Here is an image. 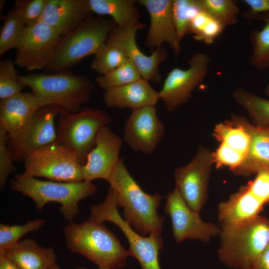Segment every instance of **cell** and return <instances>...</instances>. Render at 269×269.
Segmentation results:
<instances>
[{
	"label": "cell",
	"mask_w": 269,
	"mask_h": 269,
	"mask_svg": "<svg viewBox=\"0 0 269 269\" xmlns=\"http://www.w3.org/2000/svg\"><path fill=\"white\" fill-rule=\"evenodd\" d=\"M108 181L117 207L123 208L124 219L133 229L143 236L161 237L165 218L157 212L161 195L145 193L129 172L123 158L120 159Z\"/></svg>",
	"instance_id": "6da1fadb"
},
{
	"label": "cell",
	"mask_w": 269,
	"mask_h": 269,
	"mask_svg": "<svg viewBox=\"0 0 269 269\" xmlns=\"http://www.w3.org/2000/svg\"><path fill=\"white\" fill-rule=\"evenodd\" d=\"M65 245L73 253L83 256L99 267L120 269L126 266L128 250L103 223L89 219L69 222L63 229Z\"/></svg>",
	"instance_id": "7a4b0ae2"
},
{
	"label": "cell",
	"mask_w": 269,
	"mask_h": 269,
	"mask_svg": "<svg viewBox=\"0 0 269 269\" xmlns=\"http://www.w3.org/2000/svg\"><path fill=\"white\" fill-rule=\"evenodd\" d=\"M19 82L32 91L39 107L57 106L71 112H79L90 100L94 89L85 75L62 71L19 76Z\"/></svg>",
	"instance_id": "3957f363"
},
{
	"label": "cell",
	"mask_w": 269,
	"mask_h": 269,
	"mask_svg": "<svg viewBox=\"0 0 269 269\" xmlns=\"http://www.w3.org/2000/svg\"><path fill=\"white\" fill-rule=\"evenodd\" d=\"M219 260L227 267L246 269L269 245V219L259 215L249 220L221 226Z\"/></svg>",
	"instance_id": "277c9868"
},
{
	"label": "cell",
	"mask_w": 269,
	"mask_h": 269,
	"mask_svg": "<svg viewBox=\"0 0 269 269\" xmlns=\"http://www.w3.org/2000/svg\"><path fill=\"white\" fill-rule=\"evenodd\" d=\"M10 187L13 191L30 198L35 202L38 212L42 211L48 203H59V211L69 222L74 221L79 214V202L94 195L98 190L96 185L91 182L41 180L24 172L14 176Z\"/></svg>",
	"instance_id": "5b68a950"
},
{
	"label": "cell",
	"mask_w": 269,
	"mask_h": 269,
	"mask_svg": "<svg viewBox=\"0 0 269 269\" xmlns=\"http://www.w3.org/2000/svg\"><path fill=\"white\" fill-rule=\"evenodd\" d=\"M116 26L111 18L92 15L78 27L61 37L46 69L53 73L62 71L87 56L95 55Z\"/></svg>",
	"instance_id": "8992f818"
},
{
	"label": "cell",
	"mask_w": 269,
	"mask_h": 269,
	"mask_svg": "<svg viewBox=\"0 0 269 269\" xmlns=\"http://www.w3.org/2000/svg\"><path fill=\"white\" fill-rule=\"evenodd\" d=\"M57 118L56 141L73 151L84 165L95 145L98 131L110 123V116L99 109L82 107L76 113L62 109Z\"/></svg>",
	"instance_id": "52a82bcc"
},
{
	"label": "cell",
	"mask_w": 269,
	"mask_h": 269,
	"mask_svg": "<svg viewBox=\"0 0 269 269\" xmlns=\"http://www.w3.org/2000/svg\"><path fill=\"white\" fill-rule=\"evenodd\" d=\"M89 219L99 223L107 221L116 225L128 241L129 255L138 262L141 269H161L159 253L163 247L162 238L152 235L143 236L136 232L119 213L115 195L111 187L104 201L91 207Z\"/></svg>",
	"instance_id": "ba28073f"
},
{
	"label": "cell",
	"mask_w": 269,
	"mask_h": 269,
	"mask_svg": "<svg viewBox=\"0 0 269 269\" xmlns=\"http://www.w3.org/2000/svg\"><path fill=\"white\" fill-rule=\"evenodd\" d=\"M23 163L24 172L36 178L63 182L83 181L82 166L75 153L56 140L31 153Z\"/></svg>",
	"instance_id": "9c48e42d"
},
{
	"label": "cell",
	"mask_w": 269,
	"mask_h": 269,
	"mask_svg": "<svg viewBox=\"0 0 269 269\" xmlns=\"http://www.w3.org/2000/svg\"><path fill=\"white\" fill-rule=\"evenodd\" d=\"M62 108L40 107L31 120L12 135L7 134L6 142L13 162H24L31 153L56 140L55 120Z\"/></svg>",
	"instance_id": "30bf717a"
},
{
	"label": "cell",
	"mask_w": 269,
	"mask_h": 269,
	"mask_svg": "<svg viewBox=\"0 0 269 269\" xmlns=\"http://www.w3.org/2000/svg\"><path fill=\"white\" fill-rule=\"evenodd\" d=\"M213 165V151L200 146L188 163L174 170L175 188L187 205L195 211L200 212L206 203Z\"/></svg>",
	"instance_id": "8fae6325"
},
{
	"label": "cell",
	"mask_w": 269,
	"mask_h": 269,
	"mask_svg": "<svg viewBox=\"0 0 269 269\" xmlns=\"http://www.w3.org/2000/svg\"><path fill=\"white\" fill-rule=\"evenodd\" d=\"M210 63L208 55L197 52L188 61V68H174L168 73L158 92L167 111H175L189 100L195 89L205 79Z\"/></svg>",
	"instance_id": "7c38bea8"
},
{
	"label": "cell",
	"mask_w": 269,
	"mask_h": 269,
	"mask_svg": "<svg viewBox=\"0 0 269 269\" xmlns=\"http://www.w3.org/2000/svg\"><path fill=\"white\" fill-rule=\"evenodd\" d=\"M246 118L232 115L231 119L215 125L213 135L219 143L213 151L214 165L227 167L233 172L244 161L248 151L251 135L246 126Z\"/></svg>",
	"instance_id": "4fadbf2b"
},
{
	"label": "cell",
	"mask_w": 269,
	"mask_h": 269,
	"mask_svg": "<svg viewBox=\"0 0 269 269\" xmlns=\"http://www.w3.org/2000/svg\"><path fill=\"white\" fill-rule=\"evenodd\" d=\"M61 37L42 21L26 27L16 47L15 64L28 71L46 69Z\"/></svg>",
	"instance_id": "5bb4252c"
},
{
	"label": "cell",
	"mask_w": 269,
	"mask_h": 269,
	"mask_svg": "<svg viewBox=\"0 0 269 269\" xmlns=\"http://www.w3.org/2000/svg\"><path fill=\"white\" fill-rule=\"evenodd\" d=\"M164 210L170 217L173 236L177 243L187 239L207 242L220 235V227L204 221L199 212L187 205L175 188L168 193Z\"/></svg>",
	"instance_id": "9a60e30c"
},
{
	"label": "cell",
	"mask_w": 269,
	"mask_h": 269,
	"mask_svg": "<svg viewBox=\"0 0 269 269\" xmlns=\"http://www.w3.org/2000/svg\"><path fill=\"white\" fill-rule=\"evenodd\" d=\"M145 27L141 22L125 28L116 26L111 31L107 41L117 44L124 50L142 78L149 82L159 83L162 78L159 66L166 60L168 54L162 46L156 48L150 55H145L140 50L136 44V35L138 31Z\"/></svg>",
	"instance_id": "2e32d148"
},
{
	"label": "cell",
	"mask_w": 269,
	"mask_h": 269,
	"mask_svg": "<svg viewBox=\"0 0 269 269\" xmlns=\"http://www.w3.org/2000/svg\"><path fill=\"white\" fill-rule=\"evenodd\" d=\"M165 133L162 122L157 116L155 106L132 110L124 127V139L134 151L152 153Z\"/></svg>",
	"instance_id": "e0dca14e"
},
{
	"label": "cell",
	"mask_w": 269,
	"mask_h": 269,
	"mask_svg": "<svg viewBox=\"0 0 269 269\" xmlns=\"http://www.w3.org/2000/svg\"><path fill=\"white\" fill-rule=\"evenodd\" d=\"M123 141L107 126L98 132L94 147L88 154L86 163L82 166L83 181L96 179L108 181L120 158Z\"/></svg>",
	"instance_id": "ac0fdd59"
},
{
	"label": "cell",
	"mask_w": 269,
	"mask_h": 269,
	"mask_svg": "<svg viewBox=\"0 0 269 269\" xmlns=\"http://www.w3.org/2000/svg\"><path fill=\"white\" fill-rule=\"evenodd\" d=\"M136 2L143 6L149 15L146 46L152 52L165 42L177 55L180 45L173 18V0H138Z\"/></svg>",
	"instance_id": "d6986e66"
},
{
	"label": "cell",
	"mask_w": 269,
	"mask_h": 269,
	"mask_svg": "<svg viewBox=\"0 0 269 269\" xmlns=\"http://www.w3.org/2000/svg\"><path fill=\"white\" fill-rule=\"evenodd\" d=\"M91 13L88 0H47L40 21L62 37L82 24Z\"/></svg>",
	"instance_id": "ffe728a7"
},
{
	"label": "cell",
	"mask_w": 269,
	"mask_h": 269,
	"mask_svg": "<svg viewBox=\"0 0 269 269\" xmlns=\"http://www.w3.org/2000/svg\"><path fill=\"white\" fill-rule=\"evenodd\" d=\"M104 102L109 108H131L132 110L155 106L160 99L147 80L141 78L133 83L105 90Z\"/></svg>",
	"instance_id": "44dd1931"
},
{
	"label": "cell",
	"mask_w": 269,
	"mask_h": 269,
	"mask_svg": "<svg viewBox=\"0 0 269 269\" xmlns=\"http://www.w3.org/2000/svg\"><path fill=\"white\" fill-rule=\"evenodd\" d=\"M39 107L32 93L21 92L0 100V127L7 135L15 134L31 120Z\"/></svg>",
	"instance_id": "7402d4cb"
},
{
	"label": "cell",
	"mask_w": 269,
	"mask_h": 269,
	"mask_svg": "<svg viewBox=\"0 0 269 269\" xmlns=\"http://www.w3.org/2000/svg\"><path fill=\"white\" fill-rule=\"evenodd\" d=\"M245 124L251 135L249 147L244 161L233 173L248 176L269 167V127L257 126L247 119Z\"/></svg>",
	"instance_id": "603a6c76"
},
{
	"label": "cell",
	"mask_w": 269,
	"mask_h": 269,
	"mask_svg": "<svg viewBox=\"0 0 269 269\" xmlns=\"http://www.w3.org/2000/svg\"><path fill=\"white\" fill-rule=\"evenodd\" d=\"M4 254L20 269H48L57 264L53 249L41 246L32 239L20 240Z\"/></svg>",
	"instance_id": "cb8c5ba5"
},
{
	"label": "cell",
	"mask_w": 269,
	"mask_h": 269,
	"mask_svg": "<svg viewBox=\"0 0 269 269\" xmlns=\"http://www.w3.org/2000/svg\"><path fill=\"white\" fill-rule=\"evenodd\" d=\"M90 10L100 16H110L120 28L135 25L140 13L134 0H88Z\"/></svg>",
	"instance_id": "d4e9b609"
},
{
	"label": "cell",
	"mask_w": 269,
	"mask_h": 269,
	"mask_svg": "<svg viewBox=\"0 0 269 269\" xmlns=\"http://www.w3.org/2000/svg\"><path fill=\"white\" fill-rule=\"evenodd\" d=\"M235 102L248 114L254 125L269 127V99H265L238 87L233 92Z\"/></svg>",
	"instance_id": "484cf974"
},
{
	"label": "cell",
	"mask_w": 269,
	"mask_h": 269,
	"mask_svg": "<svg viewBox=\"0 0 269 269\" xmlns=\"http://www.w3.org/2000/svg\"><path fill=\"white\" fill-rule=\"evenodd\" d=\"M260 19L265 22L260 30L254 29L251 33L253 50L251 57V65L262 70L269 67V12L261 15Z\"/></svg>",
	"instance_id": "4316f807"
},
{
	"label": "cell",
	"mask_w": 269,
	"mask_h": 269,
	"mask_svg": "<svg viewBox=\"0 0 269 269\" xmlns=\"http://www.w3.org/2000/svg\"><path fill=\"white\" fill-rule=\"evenodd\" d=\"M198 6L224 28L235 24L240 8L233 0H197Z\"/></svg>",
	"instance_id": "83f0119b"
},
{
	"label": "cell",
	"mask_w": 269,
	"mask_h": 269,
	"mask_svg": "<svg viewBox=\"0 0 269 269\" xmlns=\"http://www.w3.org/2000/svg\"><path fill=\"white\" fill-rule=\"evenodd\" d=\"M16 10L12 7L3 17L0 31V56L16 48L26 29Z\"/></svg>",
	"instance_id": "f1b7e54d"
},
{
	"label": "cell",
	"mask_w": 269,
	"mask_h": 269,
	"mask_svg": "<svg viewBox=\"0 0 269 269\" xmlns=\"http://www.w3.org/2000/svg\"><path fill=\"white\" fill-rule=\"evenodd\" d=\"M127 59L126 54L119 45L106 41L95 54L90 68L102 75L118 67Z\"/></svg>",
	"instance_id": "f546056e"
},
{
	"label": "cell",
	"mask_w": 269,
	"mask_h": 269,
	"mask_svg": "<svg viewBox=\"0 0 269 269\" xmlns=\"http://www.w3.org/2000/svg\"><path fill=\"white\" fill-rule=\"evenodd\" d=\"M142 78L139 71L129 59L118 67L96 78L97 84L105 90L127 85Z\"/></svg>",
	"instance_id": "4dcf8cb0"
},
{
	"label": "cell",
	"mask_w": 269,
	"mask_h": 269,
	"mask_svg": "<svg viewBox=\"0 0 269 269\" xmlns=\"http://www.w3.org/2000/svg\"><path fill=\"white\" fill-rule=\"evenodd\" d=\"M45 223L42 218L27 221L21 225L0 224V255L15 246L22 237L30 232L39 230Z\"/></svg>",
	"instance_id": "1f68e13d"
},
{
	"label": "cell",
	"mask_w": 269,
	"mask_h": 269,
	"mask_svg": "<svg viewBox=\"0 0 269 269\" xmlns=\"http://www.w3.org/2000/svg\"><path fill=\"white\" fill-rule=\"evenodd\" d=\"M200 11L197 0H173V18L179 42L190 33L191 21Z\"/></svg>",
	"instance_id": "d6a6232c"
},
{
	"label": "cell",
	"mask_w": 269,
	"mask_h": 269,
	"mask_svg": "<svg viewBox=\"0 0 269 269\" xmlns=\"http://www.w3.org/2000/svg\"><path fill=\"white\" fill-rule=\"evenodd\" d=\"M224 27L206 12L200 10L193 18L190 33L195 39L211 44L223 31Z\"/></svg>",
	"instance_id": "836d02e7"
},
{
	"label": "cell",
	"mask_w": 269,
	"mask_h": 269,
	"mask_svg": "<svg viewBox=\"0 0 269 269\" xmlns=\"http://www.w3.org/2000/svg\"><path fill=\"white\" fill-rule=\"evenodd\" d=\"M14 62L11 59L0 61V99L3 100L20 93L25 87L18 80Z\"/></svg>",
	"instance_id": "e575fe53"
},
{
	"label": "cell",
	"mask_w": 269,
	"mask_h": 269,
	"mask_svg": "<svg viewBox=\"0 0 269 269\" xmlns=\"http://www.w3.org/2000/svg\"><path fill=\"white\" fill-rule=\"evenodd\" d=\"M47 0H17L13 8L23 23L31 26L40 21Z\"/></svg>",
	"instance_id": "d590c367"
},
{
	"label": "cell",
	"mask_w": 269,
	"mask_h": 269,
	"mask_svg": "<svg viewBox=\"0 0 269 269\" xmlns=\"http://www.w3.org/2000/svg\"><path fill=\"white\" fill-rule=\"evenodd\" d=\"M7 133L0 127V188L2 190L9 176L16 168L6 142Z\"/></svg>",
	"instance_id": "8d00e7d4"
},
{
	"label": "cell",
	"mask_w": 269,
	"mask_h": 269,
	"mask_svg": "<svg viewBox=\"0 0 269 269\" xmlns=\"http://www.w3.org/2000/svg\"><path fill=\"white\" fill-rule=\"evenodd\" d=\"M243 2L249 8L248 15L251 18L269 12V0H244Z\"/></svg>",
	"instance_id": "74e56055"
},
{
	"label": "cell",
	"mask_w": 269,
	"mask_h": 269,
	"mask_svg": "<svg viewBox=\"0 0 269 269\" xmlns=\"http://www.w3.org/2000/svg\"><path fill=\"white\" fill-rule=\"evenodd\" d=\"M246 269H269V245L257 260Z\"/></svg>",
	"instance_id": "f35d334b"
},
{
	"label": "cell",
	"mask_w": 269,
	"mask_h": 269,
	"mask_svg": "<svg viewBox=\"0 0 269 269\" xmlns=\"http://www.w3.org/2000/svg\"><path fill=\"white\" fill-rule=\"evenodd\" d=\"M0 269H20L19 267L5 254L0 255Z\"/></svg>",
	"instance_id": "ab89813d"
},
{
	"label": "cell",
	"mask_w": 269,
	"mask_h": 269,
	"mask_svg": "<svg viewBox=\"0 0 269 269\" xmlns=\"http://www.w3.org/2000/svg\"><path fill=\"white\" fill-rule=\"evenodd\" d=\"M265 92L266 95V96L269 98V82L266 85L265 88Z\"/></svg>",
	"instance_id": "60d3db41"
},
{
	"label": "cell",
	"mask_w": 269,
	"mask_h": 269,
	"mask_svg": "<svg viewBox=\"0 0 269 269\" xmlns=\"http://www.w3.org/2000/svg\"><path fill=\"white\" fill-rule=\"evenodd\" d=\"M48 269H61L59 266L57 264L52 266V267Z\"/></svg>",
	"instance_id": "b9f144b4"
},
{
	"label": "cell",
	"mask_w": 269,
	"mask_h": 269,
	"mask_svg": "<svg viewBox=\"0 0 269 269\" xmlns=\"http://www.w3.org/2000/svg\"><path fill=\"white\" fill-rule=\"evenodd\" d=\"M75 269H87L84 267H77Z\"/></svg>",
	"instance_id": "7bdbcfd3"
},
{
	"label": "cell",
	"mask_w": 269,
	"mask_h": 269,
	"mask_svg": "<svg viewBox=\"0 0 269 269\" xmlns=\"http://www.w3.org/2000/svg\"><path fill=\"white\" fill-rule=\"evenodd\" d=\"M98 268H99V269H108V268H102V267H99Z\"/></svg>",
	"instance_id": "ee69618b"
}]
</instances>
